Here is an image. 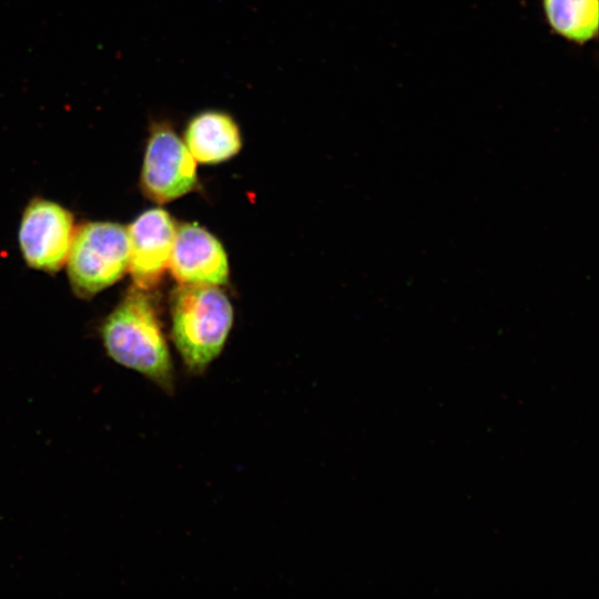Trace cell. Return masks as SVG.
I'll use <instances>...</instances> for the list:
<instances>
[{"mask_svg":"<svg viewBox=\"0 0 599 599\" xmlns=\"http://www.w3.org/2000/svg\"><path fill=\"white\" fill-rule=\"evenodd\" d=\"M75 229L68 209L42 197L32 199L24 207L18 234L24 262L38 271H60L67 262Z\"/></svg>","mask_w":599,"mask_h":599,"instance_id":"obj_5","label":"cell"},{"mask_svg":"<svg viewBox=\"0 0 599 599\" xmlns=\"http://www.w3.org/2000/svg\"><path fill=\"white\" fill-rule=\"evenodd\" d=\"M126 229L114 222H87L75 229L67 258L68 276L77 296L92 297L116 283L129 267Z\"/></svg>","mask_w":599,"mask_h":599,"instance_id":"obj_3","label":"cell"},{"mask_svg":"<svg viewBox=\"0 0 599 599\" xmlns=\"http://www.w3.org/2000/svg\"><path fill=\"white\" fill-rule=\"evenodd\" d=\"M169 268L173 277L185 285H223L230 273L223 245L196 223L176 227Z\"/></svg>","mask_w":599,"mask_h":599,"instance_id":"obj_7","label":"cell"},{"mask_svg":"<svg viewBox=\"0 0 599 599\" xmlns=\"http://www.w3.org/2000/svg\"><path fill=\"white\" fill-rule=\"evenodd\" d=\"M199 186L196 161L167 118L150 119L140 187L158 204L174 201Z\"/></svg>","mask_w":599,"mask_h":599,"instance_id":"obj_4","label":"cell"},{"mask_svg":"<svg viewBox=\"0 0 599 599\" xmlns=\"http://www.w3.org/2000/svg\"><path fill=\"white\" fill-rule=\"evenodd\" d=\"M100 333L111 359L142 374L166 394H173L171 355L149 291L133 285L103 321Z\"/></svg>","mask_w":599,"mask_h":599,"instance_id":"obj_1","label":"cell"},{"mask_svg":"<svg viewBox=\"0 0 599 599\" xmlns=\"http://www.w3.org/2000/svg\"><path fill=\"white\" fill-rule=\"evenodd\" d=\"M233 317L232 304L217 286L180 284L172 292L171 336L190 373H203L221 354Z\"/></svg>","mask_w":599,"mask_h":599,"instance_id":"obj_2","label":"cell"},{"mask_svg":"<svg viewBox=\"0 0 599 599\" xmlns=\"http://www.w3.org/2000/svg\"><path fill=\"white\" fill-rule=\"evenodd\" d=\"M546 22L557 35L585 44L597 37L599 0H541Z\"/></svg>","mask_w":599,"mask_h":599,"instance_id":"obj_9","label":"cell"},{"mask_svg":"<svg viewBox=\"0 0 599 599\" xmlns=\"http://www.w3.org/2000/svg\"><path fill=\"white\" fill-rule=\"evenodd\" d=\"M183 142L194 160L213 165L226 162L243 148V134L234 115L220 108H205L185 122Z\"/></svg>","mask_w":599,"mask_h":599,"instance_id":"obj_8","label":"cell"},{"mask_svg":"<svg viewBox=\"0 0 599 599\" xmlns=\"http://www.w3.org/2000/svg\"><path fill=\"white\" fill-rule=\"evenodd\" d=\"M175 230L171 215L159 207L143 212L129 225L128 271L134 286L150 291L161 282L169 268Z\"/></svg>","mask_w":599,"mask_h":599,"instance_id":"obj_6","label":"cell"}]
</instances>
